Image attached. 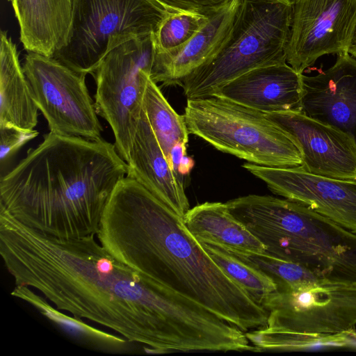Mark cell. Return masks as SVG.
I'll return each instance as SVG.
<instances>
[{
    "instance_id": "8992f818",
    "label": "cell",
    "mask_w": 356,
    "mask_h": 356,
    "mask_svg": "<svg viewBox=\"0 0 356 356\" xmlns=\"http://www.w3.org/2000/svg\"><path fill=\"white\" fill-rule=\"evenodd\" d=\"M183 116L189 134L220 151L267 167L302 166L297 144L262 112L213 95L187 99Z\"/></svg>"
},
{
    "instance_id": "2e32d148",
    "label": "cell",
    "mask_w": 356,
    "mask_h": 356,
    "mask_svg": "<svg viewBox=\"0 0 356 356\" xmlns=\"http://www.w3.org/2000/svg\"><path fill=\"white\" fill-rule=\"evenodd\" d=\"M127 176L139 182L182 218L189 210L182 177L166 159L144 109L133 141Z\"/></svg>"
},
{
    "instance_id": "30bf717a",
    "label": "cell",
    "mask_w": 356,
    "mask_h": 356,
    "mask_svg": "<svg viewBox=\"0 0 356 356\" xmlns=\"http://www.w3.org/2000/svg\"><path fill=\"white\" fill-rule=\"evenodd\" d=\"M22 66L34 102L50 131L102 138L103 128L86 86V74L54 57L34 52H28Z\"/></svg>"
},
{
    "instance_id": "7c38bea8",
    "label": "cell",
    "mask_w": 356,
    "mask_h": 356,
    "mask_svg": "<svg viewBox=\"0 0 356 356\" xmlns=\"http://www.w3.org/2000/svg\"><path fill=\"white\" fill-rule=\"evenodd\" d=\"M243 167L275 194L305 205L356 234V181L328 178L299 168H273L251 163Z\"/></svg>"
},
{
    "instance_id": "3957f363",
    "label": "cell",
    "mask_w": 356,
    "mask_h": 356,
    "mask_svg": "<svg viewBox=\"0 0 356 356\" xmlns=\"http://www.w3.org/2000/svg\"><path fill=\"white\" fill-rule=\"evenodd\" d=\"M127 163L115 145L49 131L0 180V207L26 226L63 239L97 235Z\"/></svg>"
},
{
    "instance_id": "ac0fdd59",
    "label": "cell",
    "mask_w": 356,
    "mask_h": 356,
    "mask_svg": "<svg viewBox=\"0 0 356 356\" xmlns=\"http://www.w3.org/2000/svg\"><path fill=\"white\" fill-rule=\"evenodd\" d=\"M19 38L28 52L52 57L67 43L76 0H13Z\"/></svg>"
},
{
    "instance_id": "603a6c76",
    "label": "cell",
    "mask_w": 356,
    "mask_h": 356,
    "mask_svg": "<svg viewBox=\"0 0 356 356\" xmlns=\"http://www.w3.org/2000/svg\"><path fill=\"white\" fill-rule=\"evenodd\" d=\"M355 331L318 336L274 330L262 326L246 332L245 335L256 351H304L331 347L351 348L356 345Z\"/></svg>"
},
{
    "instance_id": "4fadbf2b",
    "label": "cell",
    "mask_w": 356,
    "mask_h": 356,
    "mask_svg": "<svg viewBox=\"0 0 356 356\" xmlns=\"http://www.w3.org/2000/svg\"><path fill=\"white\" fill-rule=\"evenodd\" d=\"M264 114L297 144L302 156L301 168L305 171L356 181V143L351 136L302 112Z\"/></svg>"
},
{
    "instance_id": "277c9868",
    "label": "cell",
    "mask_w": 356,
    "mask_h": 356,
    "mask_svg": "<svg viewBox=\"0 0 356 356\" xmlns=\"http://www.w3.org/2000/svg\"><path fill=\"white\" fill-rule=\"evenodd\" d=\"M225 204L266 247L265 253L322 278L356 283L355 233L286 198L248 195Z\"/></svg>"
},
{
    "instance_id": "6da1fadb",
    "label": "cell",
    "mask_w": 356,
    "mask_h": 356,
    "mask_svg": "<svg viewBox=\"0 0 356 356\" xmlns=\"http://www.w3.org/2000/svg\"><path fill=\"white\" fill-rule=\"evenodd\" d=\"M0 211V254L15 285L38 290L58 309L110 328L147 352L211 346L215 313L122 263L96 234L58 238Z\"/></svg>"
},
{
    "instance_id": "7a4b0ae2",
    "label": "cell",
    "mask_w": 356,
    "mask_h": 356,
    "mask_svg": "<svg viewBox=\"0 0 356 356\" xmlns=\"http://www.w3.org/2000/svg\"><path fill=\"white\" fill-rule=\"evenodd\" d=\"M97 236L122 263L243 332L266 324L268 312L212 260L181 217L135 179L118 184Z\"/></svg>"
},
{
    "instance_id": "8fae6325",
    "label": "cell",
    "mask_w": 356,
    "mask_h": 356,
    "mask_svg": "<svg viewBox=\"0 0 356 356\" xmlns=\"http://www.w3.org/2000/svg\"><path fill=\"white\" fill-rule=\"evenodd\" d=\"M356 0H293L286 63L302 74L325 54L348 52Z\"/></svg>"
},
{
    "instance_id": "9a60e30c",
    "label": "cell",
    "mask_w": 356,
    "mask_h": 356,
    "mask_svg": "<svg viewBox=\"0 0 356 356\" xmlns=\"http://www.w3.org/2000/svg\"><path fill=\"white\" fill-rule=\"evenodd\" d=\"M302 74L287 63L268 65L237 77L213 95L264 113L301 112Z\"/></svg>"
},
{
    "instance_id": "5b68a950",
    "label": "cell",
    "mask_w": 356,
    "mask_h": 356,
    "mask_svg": "<svg viewBox=\"0 0 356 356\" xmlns=\"http://www.w3.org/2000/svg\"><path fill=\"white\" fill-rule=\"evenodd\" d=\"M293 0H241L219 51L180 83L188 99L216 91L254 69L286 63Z\"/></svg>"
},
{
    "instance_id": "52a82bcc",
    "label": "cell",
    "mask_w": 356,
    "mask_h": 356,
    "mask_svg": "<svg viewBox=\"0 0 356 356\" xmlns=\"http://www.w3.org/2000/svg\"><path fill=\"white\" fill-rule=\"evenodd\" d=\"M152 34L113 36L92 74L97 86V113L110 125L118 152L127 163L143 109L147 81L152 73L155 49Z\"/></svg>"
},
{
    "instance_id": "f1b7e54d",
    "label": "cell",
    "mask_w": 356,
    "mask_h": 356,
    "mask_svg": "<svg viewBox=\"0 0 356 356\" xmlns=\"http://www.w3.org/2000/svg\"><path fill=\"white\" fill-rule=\"evenodd\" d=\"M348 53L353 57L356 58V23L348 46Z\"/></svg>"
},
{
    "instance_id": "d4e9b609",
    "label": "cell",
    "mask_w": 356,
    "mask_h": 356,
    "mask_svg": "<svg viewBox=\"0 0 356 356\" xmlns=\"http://www.w3.org/2000/svg\"><path fill=\"white\" fill-rule=\"evenodd\" d=\"M209 16L191 11L168 12L152 33L155 50L167 52L179 48L195 35Z\"/></svg>"
},
{
    "instance_id": "e0dca14e",
    "label": "cell",
    "mask_w": 356,
    "mask_h": 356,
    "mask_svg": "<svg viewBox=\"0 0 356 356\" xmlns=\"http://www.w3.org/2000/svg\"><path fill=\"white\" fill-rule=\"evenodd\" d=\"M240 1L232 0L211 15L202 29L179 48L167 52L155 50L151 79L165 86L180 84L209 60L229 35Z\"/></svg>"
},
{
    "instance_id": "ba28073f",
    "label": "cell",
    "mask_w": 356,
    "mask_h": 356,
    "mask_svg": "<svg viewBox=\"0 0 356 356\" xmlns=\"http://www.w3.org/2000/svg\"><path fill=\"white\" fill-rule=\"evenodd\" d=\"M168 12L157 0H76L69 40L52 57L92 74L113 36L151 35Z\"/></svg>"
},
{
    "instance_id": "484cf974",
    "label": "cell",
    "mask_w": 356,
    "mask_h": 356,
    "mask_svg": "<svg viewBox=\"0 0 356 356\" xmlns=\"http://www.w3.org/2000/svg\"><path fill=\"white\" fill-rule=\"evenodd\" d=\"M225 249L242 261L262 270L274 280L277 287L296 285L322 278L303 266L279 259L266 253H254Z\"/></svg>"
},
{
    "instance_id": "44dd1931",
    "label": "cell",
    "mask_w": 356,
    "mask_h": 356,
    "mask_svg": "<svg viewBox=\"0 0 356 356\" xmlns=\"http://www.w3.org/2000/svg\"><path fill=\"white\" fill-rule=\"evenodd\" d=\"M11 295L28 302L69 338L84 347L106 353H122L128 352L133 343L124 337L95 328L79 317L65 314L29 286L16 285Z\"/></svg>"
},
{
    "instance_id": "7402d4cb",
    "label": "cell",
    "mask_w": 356,
    "mask_h": 356,
    "mask_svg": "<svg viewBox=\"0 0 356 356\" xmlns=\"http://www.w3.org/2000/svg\"><path fill=\"white\" fill-rule=\"evenodd\" d=\"M143 109L158 143L170 164L173 147L178 144L186 145L189 133L184 116L172 108L157 83L150 76L145 87Z\"/></svg>"
},
{
    "instance_id": "f546056e",
    "label": "cell",
    "mask_w": 356,
    "mask_h": 356,
    "mask_svg": "<svg viewBox=\"0 0 356 356\" xmlns=\"http://www.w3.org/2000/svg\"><path fill=\"white\" fill-rule=\"evenodd\" d=\"M8 1H12L13 0H8Z\"/></svg>"
},
{
    "instance_id": "d6986e66",
    "label": "cell",
    "mask_w": 356,
    "mask_h": 356,
    "mask_svg": "<svg viewBox=\"0 0 356 356\" xmlns=\"http://www.w3.org/2000/svg\"><path fill=\"white\" fill-rule=\"evenodd\" d=\"M38 108L19 60L16 44L1 31L0 34V126L33 130Z\"/></svg>"
},
{
    "instance_id": "9c48e42d",
    "label": "cell",
    "mask_w": 356,
    "mask_h": 356,
    "mask_svg": "<svg viewBox=\"0 0 356 356\" xmlns=\"http://www.w3.org/2000/svg\"><path fill=\"white\" fill-rule=\"evenodd\" d=\"M268 329L330 336L356 330V283L321 278L277 287L263 302Z\"/></svg>"
},
{
    "instance_id": "cb8c5ba5",
    "label": "cell",
    "mask_w": 356,
    "mask_h": 356,
    "mask_svg": "<svg viewBox=\"0 0 356 356\" xmlns=\"http://www.w3.org/2000/svg\"><path fill=\"white\" fill-rule=\"evenodd\" d=\"M220 268L239 285L256 302L262 306L264 300L277 286L262 270L242 261L225 248L209 243H200Z\"/></svg>"
},
{
    "instance_id": "4316f807",
    "label": "cell",
    "mask_w": 356,
    "mask_h": 356,
    "mask_svg": "<svg viewBox=\"0 0 356 356\" xmlns=\"http://www.w3.org/2000/svg\"><path fill=\"white\" fill-rule=\"evenodd\" d=\"M39 132L13 127L0 126V164L1 173L15 153L26 143L36 138Z\"/></svg>"
},
{
    "instance_id": "5bb4252c",
    "label": "cell",
    "mask_w": 356,
    "mask_h": 356,
    "mask_svg": "<svg viewBox=\"0 0 356 356\" xmlns=\"http://www.w3.org/2000/svg\"><path fill=\"white\" fill-rule=\"evenodd\" d=\"M301 112L356 143V59L343 52L329 69L315 76L302 74Z\"/></svg>"
},
{
    "instance_id": "83f0119b",
    "label": "cell",
    "mask_w": 356,
    "mask_h": 356,
    "mask_svg": "<svg viewBox=\"0 0 356 356\" xmlns=\"http://www.w3.org/2000/svg\"><path fill=\"white\" fill-rule=\"evenodd\" d=\"M168 11H191L210 16L232 0H157Z\"/></svg>"
},
{
    "instance_id": "ffe728a7",
    "label": "cell",
    "mask_w": 356,
    "mask_h": 356,
    "mask_svg": "<svg viewBox=\"0 0 356 356\" xmlns=\"http://www.w3.org/2000/svg\"><path fill=\"white\" fill-rule=\"evenodd\" d=\"M184 223L199 242L226 249L265 253L266 247L233 215L225 203L204 202L189 209Z\"/></svg>"
}]
</instances>
